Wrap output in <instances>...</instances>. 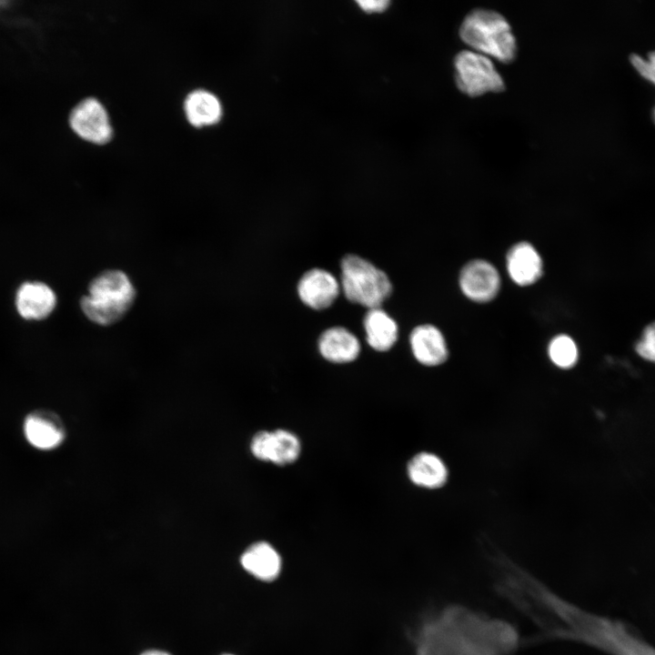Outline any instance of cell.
<instances>
[{
	"mask_svg": "<svg viewBox=\"0 0 655 655\" xmlns=\"http://www.w3.org/2000/svg\"><path fill=\"white\" fill-rule=\"evenodd\" d=\"M73 130L81 137L98 144L107 142L113 133L105 106L94 97L79 102L69 118Z\"/></svg>",
	"mask_w": 655,
	"mask_h": 655,
	"instance_id": "cell-10",
	"label": "cell"
},
{
	"mask_svg": "<svg viewBox=\"0 0 655 655\" xmlns=\"http://www.w3.org/2000/svg\"><path fill=\"white\" fill-rule=\"evenodd\" d=\"M56 305L53 289L42 282H26L21 285L15 296L19 315L25 319L39 320L48 317Z\"/></svg>",
	"mask_w": 655,
	"mask_h": 655,
	"instance_id": "cell-15",
	"label": "cell"
},
{
	"mask_svg": "<svg viewBox=\"0 0 655 655\" xmlns=\"http://www.w3.org/2000/svg\"><path fill=\"white\" fill-rule=\"evenodd\" d=\"M358 3L361 6L362 9L368 11V12L382 11L388 5V1H385V0H363V1H358Z\"/></svg>",
	"mask_w": 655,
	"mask_h": 655,
	"instance_id": "cell-23",
	"label": "cell"
},
{
	"mask_svg": "<svg viewBox=\"0 0 655 655\" xmlns=\"http://www.w3.org/2000/svg\"><path fill=\"white\" fill-rule=\"evenodd\" d=\"M630 59L641 76L655 84V50L649 52L647 57L632 53Z\"/></svg>",
	"mask_w": 655,
	"mask_h": 655,
	"instance_id": "cell-22",
	"label": "cell"
},
{
	"mask_svg": "<svg viewBox=\"0 0 655 655\" xmlns=\"http://www.w3.org/2000/svg\"><path fill=\"white\" fill-rule=\"evenodd\" d=\"M25 442L34 449L48 452L62 446L67 437L64 418L55 410L39 407L30 409L22 421Z\"/></svg>",
	"mask_w": 655,
	"mask_h": 655,
	"instance_id": "cell-7",
	"label": "cell"
},
{
	"mask_svg": "<svg viewBox=\"0 0 655 655\" xmlns=\"http://www.w3.org/2000/svg\"><path fill=\"white\" fill-rule=\"evenodd\" d=\"M499 594L537 630V640L574 642L610 655H655L626 624L589 611L511 560L495 572Z\"/></svg>",
	"mask_w": 655,
	"mask_h": 655,
	"instance_id": "cell-1",
	"label": "cell"
},
{
	"mask_svg": "<svg viewBox=\"0 0 655 655\" xmlns=\"http://www.w3.org/2000/svg\"><path fill=\"white\" fill-rule=\"evenodd\" d=\"M454 69L458 88L471 97L505 89L503 78L490 58L478 52L463 50L458 53Z\"/></svg>",
	"mask_w": 655,
	"mask_h": 655,
	"instance_id": "cell-6",
	"label": "cell"
},
{
	"mask_svg": "<svg viewBox=\"0 0 655 655\" xmlns=\"http://www.w3.org/2000/svg\"><path fill=\"white\" fill-rule=\"evenodd\" d=\"M507 271L511 280L526 287L536 283L543 274V261L538 250L529 242L513 245L506 256Z\"/></svg>",
	"mask_w": 655,
	"mask_h": 655,
	"instance_id": "cell-12",
	"label": "cell"
},
{
	"mask_svg": "<svg viewBox=\"0 0 655 655\" xmlns=\"http://www.w3.org/2000/svg\"><path fill=\"white\" fill-rule=\"evenodd\" d=\"M223 655H233V654H223Z\"/></svg>",
	"mask_w": 655,
	"mask_h": 655,
	"instance_id": "cell-26",
	"label": "cell"
},
{
	"mask_svg": "<svg viewBox=\"0 0 655 655\" xmlns=\"http://www.w3.org/2000/svg\"><path fill=\"white\" fill-rule=\"evenodd\" d=\"M318 348L327 360L342 364L351 362L358 358L360 344L347 328L333 327L320 335Z\"/></svg>",
	"mask_w": 655,
	"mask_h": 655,
	"instance_id": "cell-16",
	"label": "cell"
},
{
	"mask_svg": "<svg viewBox=\"0 0 655 655\" xmlns=\"http://www.w3.org/2000/svg\"><path fill=\"white\" fill-rule=\"evenodd\" d=\"M635 350L642 358L655 362V321L645 327L640 339L635 345Z\"/></svg>",
	"mask_w": 655,
	"mask_h": 655,
	"instance_id": "cell-21",
	"label": "cell"
},
{
	"mask_svg": "<svg viewBox=\"0 0 655 655\" xmlns=\"http://www.w3.org/2000/svg\"><path fill=\"white\" fill-rule=\"evenodd\" d=\"M297 292L302 302L321 310L330 307L339 294V284L328 271L312 268L299 279Z\"/></svg>",
	"mask_w": 655,
	"mask_h": 655,
	"instance_id": "cell-11",
	"label": "cell"
},
{
	"mask_svg": "<svg viewBox=\"0 0 655 655\" xmlns=\"http://www.w3.org/2000/svg\"><path fill=\"white\" fill-rule=\"evenodd\" d=\"M408 476L418 487L435 489L443 487L448 476L445 462L431 452H419L408 464Z\"/></svg>",
	"mask_w": 655,
	"mask_h": 655,
	"instance_id": "cell-17",
	"label": "cell"
},
{
	"mask_svg": "<svg viewBox=\"0 0 655 655\" xmlns=\"http://www.w3.org/2000/svg\"><path fill=\"white\" fill-rule=\"evenodd\" d=\"M652 116H653V119H654V121H655V107H654L653 110H652Z\"/></svg>",
	"mask_w": 655,
	"mask_h": 655,
	"instance_id": "cell-25",
	"label": "cell"
},
{
	"mask_svg": "<svg viewBox=\"0 0 655 655\" xmlns=\"http://www.w3.org/2000/svg\"><path fill=\"white\" fill-rule=\"evenodd\" d=\"M461 40L475 52L501 63H511L517 55V42L505 17L498 12L475 9L459 27Z\"/></svg>",
	"mask_w": 655,
	"mask_h": 655,
	"instance_id": "cell-4",
	"label": "cell"
},
{
	"mask_svg": "<svg viewBox=\"0 0 655 655\" xmlns=\"http://www.w3.org/2000/svg\"><path fill=\"white\" fill-rule=\"evenodd\" d=\"M548 354L551 362L562 369L574 367L579 358L575 341L569 336L563 334L558 335L550 340Z\"/></svg>",
	"mask_w": 655,
	"mask_h": 655,
	"instance_id": "cell-20",
	"label": "cell"
},
{
	"mask_svg": "<svg viewBox=\"0 0 655 655\" xmlns=\"http://www.w3.org/2000/svg\"><path fill=\"white\" fill-rule=\"evenodd\" d=\"M136 289L126 273L117 269L101 272L89 284L88 294L82 297L83 313L92 322L112 325L131 308Z\"/></svg>",
	"mask_w": 655,
	"mask_h": 655,
	"instance_id": "cell-3",
	"label": "cell"
},
{
	"mask_svg": "<svg viewBox=\"0 0 655 655\" xmlns=\"http://www.w3.org/2000/svg\"><path fill=\"white\" fill-rule=\"evenodd\" d=\"M240 563L247 573L264 582L277 579L282 569V559L278 551L267 541L249 545L243 551Z\"/></svg>",
	"mask_w": 655,
	"mask_h": 655,
	"instance_id": "cell-14",
	"label": "cell"
},
{
	"mask_svg": "<svg viewBox=\"0 0 655 655\" xmlns=\"http://www.w3.org/2000/svg\"><path fill=\"white\" fill-rule=\"evenodd\" d=\"M250 451L259 460L285 466L298 458L301 444L299 438L287 429L261 430L252 438Z\"/></svg>",
	"mask_w": 655,
	"mask_h": 655,
	"instance_id": "cell-8",
	"label": "cell"
},
{
	"mask_svg": "<svg viewBox=\"0 0 655 655\" xmlns=\"http://www.w3.org/2000/svg\"><path fill=\"white\" fill-rule=\"evenodd\" d=\"M341 284L348 300L368 309L380 307L392 293L387 274L353 254L345 256L341 261Z\"/></svg>",
	"mask_w": 655,
	"mask_h": 655,
	"instance_id": "cell-5",
	"label": "cell"
},
{
	"mask_svg": "<svg viewBox=\"0 0 655 655\" xmlns=\"http://www.w3.org/2000/svg\"><path fill=\"white\" fill-rule=\"evenodd\" d=\"M140 655H171L166 651L159 650H149L146 651H144Z\"/></svg>",
	"mask_w": 655,
	"mask_h": 655,
	"instance_id": "cell-24",
	"label": "cell"
},
{
	"mask_svg": "<svg viewBox=\"0 0 655 655\" xmlns=\"http://www.w3.org/2000/svg\"><path fill=\"white\" fill-rule=\"evenodd\" d=\"M523 640L508 620L462 603H446L418 625L415 655H517Z\"/></svg>",
	"mask_w": 655,
	"mask_h": 655,
	"instance_id": "cell-2",
	"label": "cell"
},
{
	"mask_svg": "<svg viewBox=\"0 0 655 655\" xmlns=\"http://www.w3.org/2000/svg\"><path fill=\"white\" fill-rule=\"evenodd\" d=\"M459 287L462 293L477 303H487L494 299L500 289V276L489 261L474 259L460 270Z\"/></svg>",
	"mask_w": 655,
	"mask_h": 655,
	"instance_id": "cell-9",
	"label": "cell"
},
{
	"mask_svg": "<svg viewBox=\"0 0 655 655\" xmlns=\"http://www.w3.org/2000/svg\"><path fill=\"white\" fill-rule=\"evenodd\" d=\"M364 328L368 345L377 351H387L397 341L398 325L380 307L368 310L364 317Z\"/></svg>",
	"mask_w": 655,
	"mask_h": 655,
	"instance_id": "cell-18",
	"label": "cell"
},
{
	"mask_svg": "<svg viewBox=\"0 0 655 655\" xmlns=\"http://www.w3.org/2000/svg\"><path fill=\"white\" fill-rule=\"evenodd\" d=\"M409 342L415 358L422 365L436 367L444 363L448 357L446 339L433 325L416 327L410 333Z\"/></svg>",
	"mask_w": 655,
	"mask_h": 655,
	"instance_id": "cell-13",
	"label": "cell"
},
{
	"mask_svg": "<svg viewBox=\"0 0 655 655\" xmlns=\"http://www.w3.org/2000/svg\"><path fill=\"white\" fill-rule=\"evenodd\" d=\"M184 109L188 121L195 126L217 123L222 115L219 99L205 89L190 92L184 102Z\"/></svg>",
	"mask_w": 655,
	"mask_h": 655,
	"instance_id": "cell-19",
	"label": "cell"
}]
</instances>
